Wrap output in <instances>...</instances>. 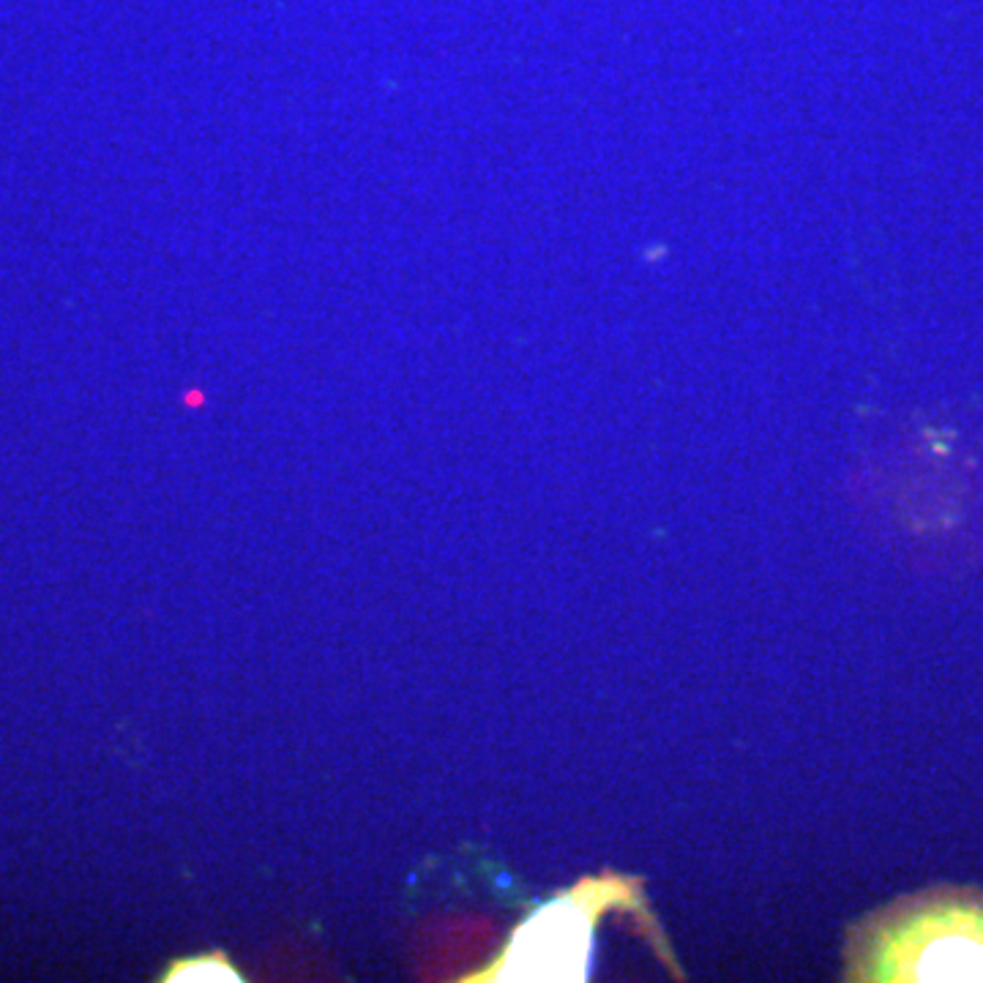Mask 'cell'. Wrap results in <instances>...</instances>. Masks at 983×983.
<instances>
[{
	"label": "cell",
	"mask_w": 983,
	"mask_h": 983,
	"mask_svg": "<svg viewBox=\"0 0 983 983\" xmlns=\"http://www.w3.org/2000/svg\"><path fill=\"white\" fill-rule=\"evenodd\" d=\"M158 981L164 983H240L244 973L233 964V959L225 951H203L192 956L175 959L167 964L164 975Z\"/></svg>",
	"instance_id": "obj_3"
},
{
	"label": "cell",
	"mask_w": 983,
	"mask_h": 983,
	"mask_svg": "<svg viewBox=\"0 0 983 983\" xmlns=\"http://www.w3.org/2000/svg\"><path fill=\"white\" fill-rule=\"evenodd\" d=\"M615 910L651 912L643 880L617 871L585 877L516 923L498 956L462 981H587L596 932Z\"/></svg>",
	"instance_id": "obj_2"
},
{
	"label": "cell",
	"mask_w": 983,
	"mask_h": 983,
	"mask_svg": "<svg viewBox=\"0 0 983 983\" xmlns=\"http://www.w3.org/2000/svg\"><path fill=\"white\" fill-rule=\"evenodd\" d=\"M844 981H983V891L926 888L871 910L844 940Z\"/></svg>",
	"instance_id": "obj_1"
}]
</instances>
